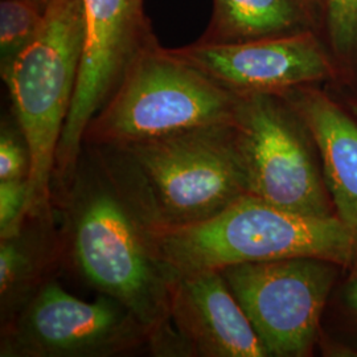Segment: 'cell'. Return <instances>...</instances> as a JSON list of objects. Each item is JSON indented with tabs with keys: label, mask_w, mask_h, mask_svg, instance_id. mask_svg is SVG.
<instances>
[{
	"label": "cell",
	"mask_w": 357,
	"mask_h": 357,
	"mask_svg": "<svg viewBox=\"0 0 357 357\" xmlns=\"http://www.w3.org/2000/svg\"><path fill=\"white\" fill-rule=\"evenodd\" d=\"M61 268L54 211L29 215L17 233L0 238V324L13 319Z\"/></svg>",
	"instance_id": "13"
},
{
	"label": "cell",
	"mask_w": 357,
	"mask_h": 357,
	"mask_svg": "<svg viewBox=\"0 0 357 357\" xmlns=\"http://www.w3.org/2000/svg\"><path fill=\"white\" fill-rule=\"evenodd\" d=\"M48 8L26 0L0 1V69L38 35Z\"/></svg>",
	"instance_id": "15"
},
{
	"label": "cell",
	"mask_w": 357,
	"mask_h": 357,
	"mask_svg": "<svg viewBox=\"0 0 357 357\" xmlns=\"http://www.w3.org/2000/svg\"><path fill=\"white\" fill-rule=\"evenodd\" d=\"M348 268H351V271L348 280L345 282L344 302L349 311L352 312V315L357 318V243L352 262Z\"/></svg>",
	"instance_id": "19"
},
{
	"label": "cell",
	"mask_w": 357,
	"mask_h": 357,
	"mask_svg": "<svg viewBox=\"0 0 357 357\" xmlns=\"http://www.w3.org/2000/svg\"><path fill=\"white\" fill-rule=\"evenodd\" d=\"M84 43L82 0H54L38 35L0 69L31 151L28 216L53 212L56 155L76 91Z\"/></svg>",
	"instance_id": "4"
},
{
	"label": "cell",
	"mask_w": 357,
	"mask_h": 357,
	"mask_svg": "<svg viewBox=\"0 0 357 357\" xmlns=\"http://www.w3.org/2000/svg\"><path fill=\"white\" fill-rule=\"evenodd\" d=\"M153 354V337L128 307L98 294L88 302L56 278L0 324V357H121Z\"/></svg>",
	"instance_id": "7"
},
{
	"label": "cell",
	"mask_w": 357,
	"mask_h": 357,
	"mask_svg": "<svg viewBox=\"0 0 357 357\" xmlns=\"http://www.w3.org/2000/svg\"><path fill=\"white\" fill-rule=\"evenodd\" d=\"M327 35L336 57L343 61L357 59V0H320Z\"/></svg>",
	"instance_id": "16"
},
{
	"label": "cell",
	"mask_w": 357,
	"mask_h": 357,
	"mask_svg": "<svg viewBox=\"0 0 357 357\" xmlns=\"http://www.w3.org/2000/svg\"><path fill=\"white\" fill-rule=\"evenodd\" d=\"M234 128L249 195L301 215L336 216L315 143L282 96H240Z\"/></svg>",
	"instance_id": "6"
},
{
	"label": "cell",
	"mask_w": 357,
	"mask_h": 357,
	"mask_svg": "<svg viewBox=\"0 0 357 357\" xmlns=\"http://www.w3.org/2000/svg\"><path fill=\"white\" fill-rule=\"evenodd\" d=\"M169 319L185 357H268L221 271L176 273Z\"/></svg>",
	"instance_id": "11"
},
{
	"label": "cell",
	"mask_w": 357,
	"mask_h": 357,
	"mask_svg": "<svg viewBox=\"0 0 357 357\" xmlns=\"http://www.w3.org/2000/svg\"><path fill=\"white\" fill-rule=\"evenodd\" d=\"M320 0H213L204 43H241L317 32Z\"/></svg>",
	"instance_id": "14"
},
{
	"label": "cell",
	"mask_w": 357,
	"mask_h": 357,
	"mask_svg": "<svg viewBox=\"0 0 357 357\" xmlns=\"http://www.w3.org/2000/svg\"><path fill=\"white\" fill-rule=\"evenodd\" d=\"M172 51L238 96L282 94L336 76V65L317 32L241 43L197 40Z\"/></svg>",
	"instance_id": "10"
},
{
	"label": "cell",
	"mask_w": 357,
	"mask_h": 357,
	"mask_svg": "<svg viewBox=\"0 0 357 357\" xmlns=\"http://www.w3.org/2000/svg\"><path fill=\"white\" fill-rule=\"evenodd\" d=\"M82 60L57 149L52 187L73 172L91 119L107 102L137 54L156 41L143 0H82Z\"/></svg>",
	"instance_id": "9"
},
{
	"label": "cell",
	"mask_w": 357,
	"mask_h": 357,
	"mask_svg": "<svg viewBox=\"0 0 357 357\" xmlns=\"http://www.w3.org/2000/svg\"><path fill=\"white\" fill-rule=\"evenodd\" d=\"M340 265L314 257L220 268L268 356H308Z\"/></svg>",
	"instance_id": "8"
},
{
	"label": "cell",
	"mask_w": 357,
	"mask_h": 357,
	"mask_svg": "<svg viewBox=\"0 0 357 357\" xmlns=\"http://www.w3.org/2000/svg\"><path fill=\"white\" fill-rule=\"evenodd\" d=\"M354 112H355V115L357 116V102L355 103V106H354Z\"/></svg>",
	"instance_id": "21"
},
{
	"label": "cell",
	"mask_w": 357,
	"mask_h": 357,
	"mask_svg": "<svg viewBox=\"0 0 357 357\" xmlns=\"http://www.w3.org/2000/svg\"><path fill=\"white\" fill-rule=\"evenodd\" d=\"M110 149L153 225L202 222L249 195L234 121Z\"/></svg>",
	"instance_id": "3"
},
{
	"label": "cell",
	"mask_w": 357,
	"mask_h": 357,
	"mask_svg": "<svg viewBox=\"0 0 357 357\" xmlns=\"http://www.w3.org/2000/svg\"><path fill=\"white\" fill-rule=\"evenodd\" d=\"M26 1H33V3H36L38 6L44 7V8H48L54 0H26Z\"/></svg>",
	"instance_id": "20"
},
{
	"label": "cell",
	"mask_w": 357,
	"mask_h": 357,
	"mask_svg": "<svg viewBox=\"0 0 357 357\" xmlns=\"http://www.w3.org/2000/svg\"><path fill=\"white\" fill-rule=\"evenodd\" d=\"M280 96L311 134L335 215L357 236V121L312 85Z\"/></svg>",
	"instance_id": "12"
},
{
	"label": "cell",
	"mask_w": 357,
	"mask_h": 357,
	"mask_svg": "<svg viewBox=\"0 0 357 357\" xmlns=\"http://www.w3.org/2000/svg\"><path fill=\"white\" fill-rule=\"evenodd\" d=\"M63 268L121 303L153 337V356L184 357L169 319L175 274L153 243V218L110 147L84 144L73 172L52 187Z\"/></svg>",
	"instance_id": "1"
},
{
	"label": "cell",
	"mask_w": 357,
	"mask_h": 357,
	"mask_svg": "<svg viewBox=\"0 0 357 357\" xmlns=\"http://www.w3.org/2000/svg\"><path fill=\"white\" fill-rule=\"evenodd\" d=\"M31 151L15 116L3 118L0 126V181L29 180Z\"/></svg>",
	"instance_id": "17"
},
{
	"label": "cell",
	"mask_w": 357,
	"mask_h": 357,
	"mask_svg": "<svg viewBox=\"0 0 357 357\" xmlns=\"http://www.w3.org/2000/svg\"><path fill=\"white\" fill-rule=\"evenodd\" d=\"M29 180L0 181V238L22 229L28 217Z\"/></svg>",
	"instance_id": "18"
},
{
	"label": "cell",
	"mask_w": 357,
	"mask_h": 357,
	"mask_svg": "<svg viewBox=\"0 0 357 357\" xmlns=\"http://www.w3.org/2000/svg\"><path fill=\"white\" fill-rule=\"evenodd\" d=\"M240 96L158 41L142 50L86 128L84 144L116 147L233 122Z\"/></svg>",
	"instance_id": "5"
},
{
	"label": "cell",
	"mask_w": 357,
	"mask_h": 357,
	"mask_svg": "<svg viewBox=\"0 0 357 357\" xmlns=\"http://www.w3.org/2000/svg\"><path fill=\"white\" fill-rule=\"evenodd\" d=\"M153 243L174 273L314 257L348 268L357 236L337 216H307L245 195L216 216L181 227L153 224Z\"/></svg>",
	"instance_id": "2"
}]
</instances>
